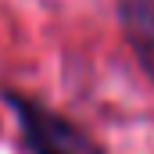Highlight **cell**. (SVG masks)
Here are the masks:
<instances>
[{
  "instance_id": "cell-1",
  "label": "cell",
  "mask_w": 154,
  "mask_h": 154,
  "mask_svg": "<svg viewBox=\"0 0 154 154\" xmlns=\"http://www.w3.org/2000/svg\"><path fill=\"white\" fill-rule=\"evenodd\" d=\"M4 100L11 104V111L22 125V140L32 154H108L79 122L68 115L47 108L36 97H25L18 90H7Z\"/></svg>"
},
{
  "instance_id": "cell-2",
  "label": "cell",
  "mask_w": 154,
  "mask_h": 154,
  "mask_svg": "<svg viewBox=\"0 0 154 154\" xmlns=\"http://www.w3.org/2000/svg\"><path fill=\"white\" fill-rule=\"evenodd\" d=\"M118 25L136 65L154 82V0H115Z\"/></svg>"
}]
</instances>
